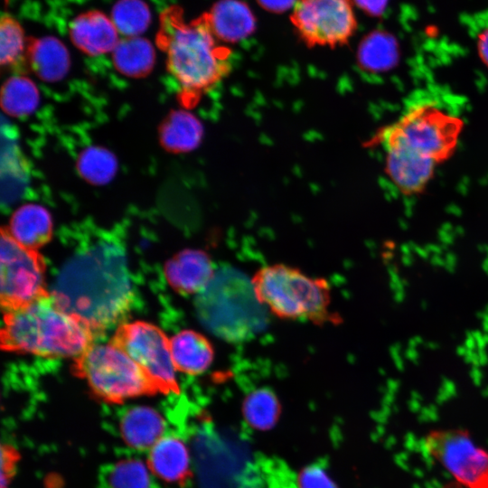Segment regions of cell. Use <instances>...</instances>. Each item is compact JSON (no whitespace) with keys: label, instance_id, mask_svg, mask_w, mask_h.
<instances>
[{"label":"cell","instance_id":"cell-1","mask_svg":"<svg viewBox=\"0 0 488 488\" xmlns=\"http://www.w3.org/2000/svg\"><path fill=\"white\" fill-rule=\"evenodd\" d=\"M50 294L96 333L121 322L133 301L122 243L108 234L87 239L61 266Z\"/></svg>","mask_w":488,"mask_h":488},{"label":"cell","instance_id":"cell-2","mask_svg":"<svg viewBox=\"0 0 488 488\" xmlns=\"http://www.w3.org/2000/svg\"><path fill=\"white\" fill-rule=\"evenodd\" d=\"M158 40L166 53L169 72L190 97L209 90L230 70V51L219 43L206 13L185 23L180 10L165 11Z\"/></svg>","mask_w":488,"mask_h":488},{"label":"cell","instance_id":"cell-3","mask_svg":"<svg viewBox=\"0 0 488 488\" xmlns=\"http://www.w3.org/2000/svg\"><path fill=\"white\" fill-rule=\"evenodd\" d=\"M95 334L87 324L61 307L47 291L5 312L1 343L7 351L48 358H77L94 343Z\"/></svg>","mask_w":488,"mask_h":488},{"label":"cell","instance_id":"cell-4","mask_svg":"<svg viewBox=\"0 0 488 488\" xmlns=\"http://www.w3.org/2000/svg\"><path fill=\"white\" fill-rule=\"evenodd\" d=\"M263 307L256 297L251 280L231 267L216 270L195 301L202 324L230 343L248 341L265 327L267 317Z\"/></svg>","mask_w":488,"mask_h":488},{"label":"cell","instance_id":"cell-5","mask_svg":"<svg viewBox=\"0 0 488 488\" xmlns=\"http://www.w3.org/2000/svg\"><path fill=\"white\" fill-rule=\"evenodd\" d=\"M251 283L258 302L280 319L316 325L340 322L339 315L330 311L331 287L325 278L280 263L259 268Z\"/></svg>","mask_w":488,"mask_h":488},{"label":"cell","instance_id":"cell-6","mask_svg":"<svg viewBox=\"0 0 488 488\" xmlns=\"http://www.w3.org/2000/svg\"><path fill=\"white\" fill-rule=\"evenodd\" d=\"M463 126L459 117L438 106L419 102L408 107L372 141L380 143L386 152H401L438 164L453 155Z\"/></svg>","mask_w":488,"mask_h":488},{"label":"cell","instance_id":"cell-7","mask_svg":"<svg viewBox=\"0 0 488 488\" xmlns=\"http://www.w3.org/2000/svg\"><path fill=\"white\" fill-rule=\"evenodd\" d=\"M74 368L94 394L108 402L157 392L144 371L112 341L93 343L75 359Z\"/></svg>","mask_w":488,"mask_h":488},{"label":"cell","instance_id":"cell-8","mask_svg":"<svg viewBox=\"0 0 488 488\" xmlns=\"http://www.w3.org/2000/svg\"><path fill=\"white\" fill-rule=\"evenodd\" d=\"M424 452L464 488H488V448L477 445L463 428H440L427 433Z\"/></svg>","mask_w":488,"mask_h":488},{"label":"cell","instance_id":"cell-9","mask_svg":"<svg viewBox=\"0 0 488 488\" xmlns=\"http://www.w3.org/2000/svg\"><path fill=\"white\" fill-rule=\"evenodd\" d=\"M147 375L162 393H179L170 339L145 322L122 324L111 340Z\"/></svg>","mask_w":488,"mask_h":488},{"label":"cell","instance_id":"cell-10","mask_svg":"<svg viewBox=\"0 0 488 488\" xmlns=\"http://www.w3.org/2000/svg\"><path fill=\"white\" fill-rule=\"evenodd\" d=\"M1 305L6 312L46 293L42 256L15 241L2 229L0 239Z\"/></svg>","mask_w":488,"mask_h":488},{"label":"cell","instance_id":"cell-11","mask_svg":"<svg viewBox=\"0 0 488 488\" xmlns=\"http://www.w3.org/2000/svg\"><path fill=\"white\" fill-rule=\"evenodd\" d=\"M291 22L311 47L344 44L357 28L352 0H298Z\"/></svg>","mask_w":488,"mask_h":488},{"label":"cell","instance_id":"cell-12","mask_svg":"<svg viewBox=\"0 0 488 488\" xmlns=\"http://www.w3.org/2000/svg\"><path fill=\"white\" fill-rule=\"evenodd\" d=\"M69 35L73 45L89 56L111 53L120 40L111 18L99 10L77 15L70 23Z\"/></svg>","mask_w":488,"mask_h":488},{"label":"cell","instance_id":"cell-13","mask_svg":"<svg viewBox=\"0 0 488 488\" xmlns=\"http://www.w3.org/2000/svg\"><path fill=\"white\" fill-rule=\"evenodd\" d=\"M216 270L210 256L200 249H183L165 265L171 286L182 295H198L211 282Z\"/></svg>","mask_w":488,"mask_h":488},{"label":"cell","instance_id":"cell-14","mask_svg":"<svg viewBox=\"0 0 488 488\" xmlns=\"http://www.w3.org/2000/svg\"><path fill=\"white\" fill-rule=\"evenodd\" d=\"M147 464L159 480L183 484L191 475V457L184 441L177 435L162 436L150 449Z\"/></svg>","mask_w":488,"mask_h":488},{"label":"cell","instance_id":"cell-15","mask_svg":"<svg viewBox=\"0 0 488 488\" xmlns=\"http://www.w3.org/2000/svg\"><path fill=\"white\" fill-rule=\"evenodd\" d=\"M117 429L127 446L135 450H146L165 435L166 422L155 409L136 406L122 413Z\"/></svg>","mask_w":488,"mask_h":488},{"label":"cell","instance_id":"cell-16","mask_svg":"<svg viewBox=\"0 0 488 488\" xmlns=\"http://www.w3.org/2000/svg\"><path fill=\"white\" fill-rule=\"evenodd\" d=\"M26 60L33 73L49 83L61 81L70 69V52L54 36L28 39Z\"/></svg>","mask_w":488,"mask_h":488},{"label":"cell","instance_id":"cell-17","mask_svg":"<svg viewBox=\"0 0 488 488\" xmlns=\"http://www.w3.org/2000/svg\"><path fill=\"white\" fill-rule=\"evenodd\" d=\"M206 14L213 34L222 42L243 40L256 28L253 13L240 0H219Z\"/></svg>","mask_w":488,"mask_h":488},{"label":"cell","instance_id":"cell-18","mask_svg":"<svg viewBox=\"0 0 488 488\" xmlns=\"http://www.w3.org/2000/svg\"><path fill=\"white\" fill-rule=\"evenodd\" d=\"M6 230L20 245L36 250L51 239L52 216L44 206L28 202L14 211Z\"/></svg>","mask_w":488,"mask_h":488},{"label":"cell","instance_id":"cell-19","mask_svg":"<svg viewBox=\"0 0 488 488\" xmlns=\"http://www.w3.org/2000/svg\"><path fill=\"white\" fill-rule=\"evenodd\" d=\"M173 361L177 371L189 375L203 373L212 363L214 348L202 333L183 330L170 339Z\"/></svg>","mask_w":488,"mask_h":488},{"label":"cell","instance_id":"cell-20","mask_svg":"<svg viewBox=\"0 0 488 488\" xmlns=\"http://www.w3.org/2000/svg\"><path fill=\"white\" fill-rule=\"evenodd\" d=\"M436 164L405 153L386 152V172L405 194L422 192L434 174Z\"/></svg>","mask_w":488,"mask_h":488},{"label":"cell","instance_id":"cell-21","mask_svg":"<svg viewBox=\"0 0 488 488\" xmlns=\"http://www.w3.org/2000/svg\"><path fill=\"white\" fill-rule=\"evenodd\" d=\"M202 134V125L192 113L176 109L170 112L161 123L159 142L168 152L188 153L200 145Z\"/></svg>","mask_w":488,"mask_h":488},{"label":"cell","instance_id":"cell-22","mask_svg":"<svg viewBox=\"0 0 488 488\" xmlns=\"http://www.w3.org/2000/svg\"><path fill=\"white\" fill-rule=\"evenodd\" d=\"M115 69L123 76L138 79L148 75L155 63V50L143 36L120 39L111 52Z\"/></svg>","mask_w":488,"mask_h":488},{"label":"cell","instance_id":"cell-23","mask_svg":"<svg viewBox=\"0 0 488 488\" xmlns=\"http://www.w3.org/2000/svg\"><path fill=\"white\" fill-rule=\"evenodd\" d=\"M101 488H160L148 464L127 457L103 466Z\"/></svg>","mask_w":488,"mask_h":488},{"label":"cell","instance_id":"cell-24","mask_svg":"<svg viewBox=\"0 0 488 488\" xmlns=\"http://www.w3.org/2000/svg\"><path fill=\"white\" fill-rule=\"evenodd\" d=\"M399 44L389 33L376 30L368 33L361 42L357 60L368 71L380 72L393 68L399 60Z\"/></svg>","mask_w":488,"mask_h":488},{"label":"cell","instance_id":"cell-25","mask_svg":"<svg viewBox=\"0 0 488 488\" xmlns=\"http://www.w3.org/2000/svg\"><path fill=\"white\" fill-rule=\"evenodd\" d=\"M41 96L36 84L24 75L9 77L1 89L2 110L13 117H24L36 111Z\"/></svg>","mask_w":488,"mask_h":488},{"label":"cell","instance_id":"cell-26","mask_svg":"<svg viewBox=\"0 0 488 488\" xmlns=\"http://www.w3.org/2000/svg\"><path fill=\"white\" fill-rule=\"evenodd\" d=\"M76 168L80 176L92 185L109 183L116 176L118 163L115 154L100 145H89L79 154Z\"/></svg>","mask_w":488,"mask_h":488},{"label":"cell","instance_id":"cell-27","mask_svg":"<svg viewBox=\"0 0 488 488\" xmlns=\"http://www.w3.org/2000/svg\"><path fill=\"white\" fill-rule=\"evenodd\" d=\"M281 413L279 399L268 388L249 393L242 403V414L248 425L257 430H267L277 422Z\"/></svg>","mask_w":488,"mask_h":488},{"label":"cell","instance_id":"cell-28","mask_svg":"<svg viewBox=\"0 0 488 488\" xmlns=\"http://www.w3.org/2000/svg\"><path fill=\"white\" fill-rule=\"evenodd\" d=\"M110 18L124 37L142 36L151 23V12L143 0H117Z\"/></svg>","mask_w":488,"mask_h":488},{"label":"cell","instance_id":"cell-29","mask_svg":"<svg viewBox=\"0 0 488 488\" xmlns=\"http://www.w3.org/2000/svg\"><path fill=\"white\" fill-rule=\"evenodd\" d=\"M28 40L20 23L11 14H3L0 22V61L15 66L26 61Z\"/></svg>","mask_w":488,"mask_h":488},{"label":"cell","instance_id":"cell-30","mask_svg":"<svg viewBox=\"0 0 488 488\" xmlns=\"http://www.w3.org/2000/svg\"><path fill=\"white\" fill-rule=\"evenodd\" d=\"M298 488H337L326 472L319 466L304 468L297 477Z\"/></svg>","mask_w":488,"mask_h":488},{"label":"cell","instance_id":"cell-31","mask_svg":"<svg viewBox=\"0 0 488 488\" xmlns=\"http://www.w3.org/2000/svg\"><path fill=\"white\" fill-rule=\"evenodd\" d=\"M17 459L14 449L6 445L1 448V488H8Z\"/></svg>","mask_w":488,"mask_h":488},{"label":"cell","instance_id":"cell-32","mask_svg":"<svg viewBox=\"0 0 488 488\" xmlns=\"http://www.w3.org/2000/svg\"><path fill=\"white\" fill-rule=\"evenodd\" d=\"M353 3L366 14L371 17H380L384 13L389 0H352Z\"/></svg>","mask_w":488,"mask_h":488},{"label":"cell","instance_id":"cell-33","mask_svg":"<svg viewBox=\"0 0 488 488\" xmlns=\"http://www.w3.org/2000/svg\"><path fill=\"white\" fill-rule=\"evenodd\" d=\"M298 0H257L265 10L272 13H283L294 8Z\"/></svg>","mask_w":488,"mask_h":488},{"label":"cell","instance_id":"cell-34","mask_svg":"<svg viewBox=\"0 0 488 488\" xmlns=\"http://www.w3.org/2000/svg\"><path fill=\"white\" fill-rule=\"evenodd\" d=\"M477 51L483 63L488 67V27L479 35L477 40Z\"/></svg>","mask_w":488,"mask_h":488},{"label":"cell","instance_id":"cell-35","mask_svg":"<svg viewBox=\"0 0 488 488\" xmlns=\"http://www.w3.org/2000/svg\"><path fill=\"white\" fill-rule=\"evenodd\" d=\"M440 488H464V487L460 485L458 483H456L455 481H454V482L444 484Z\"/></svg>","mask_w":488,"mask_h":488}]
</instances>
